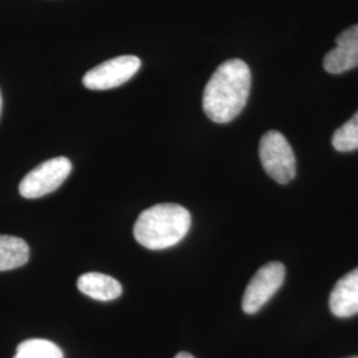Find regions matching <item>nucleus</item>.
Wrapping results in <instances>:
<instances>
[{"label": "nucleus", "instance_id": "nucleus-1", "mask_svg": "<svg viewBox=\"0 0 358 358\" xmlns=\"http://www.w3.org/2000/svg\"><path fill=\"white\" fill-rule=\"evenodd\" d=\"M251 71L243 60L231 59L217 66L203 92L206 115L217 122L227 124L242 113L250 97Z\"/></svg>", "mask_w": 358, "mask_h": 358}, {"label": "nucleus", "instance_id": "nucleus-2", "mask_svg": "<svg viewBox=\"0 0 358 358\" xmlns=\"http://www.w3.org/2000/svg\"><path fill=\"white\" fill-rule=\"evenodd\" d=\"M192 227L189 210L176 203H161L142 211L134 224V236L149 250H165L178 244Z\"/></svg>", "mask_w": 358, "mask_h": 358}, {"label": "nucleus", "instance_id": "nucleus-3", "mask_svg": "<svg viewBox=\"0 0 358 358\" xmlns=\"http://www.w3.org/2000/svg\"><path fill=\"white\" fill-rule=\"evenodd\" d=\"M260 162L271 178L280 185L289 183L296 176L294 150L280 131L269 130L259 145Z\"/></svg>", "mask_w": 358, "mask_h": 358}, {"label": "nucleus", "instance_id": "nucleus-4", "mask_svg": "<svg viewBox=\"0 0 358 358\" xmlns=\"http://www.w3.org/2000/svg\"><path fill=\"white\" fill-rule=\"evenodd\" d=\"M72 171V164L65 157H56L44 161L22 179L20 195L27 199L41 198L59 189Z\"/></svg>", "mask_w": 358, "mask_h": 358}, {"label": "nucleus", "instance_id": "nucleus-5", "mask_svg": "<svg viewBox=\"0 0 358 358\" xmlns=\"http://www.w3.org/2000/svg\"><path fill=\"white\" fill-rule=\"evenodd\" d=\"M140 68L141 60L137 56H118L88 71L83 84L90 90H113L129 81Z\"/></svg>", "mask_w": 358, "mask_h": 358}, {"label": "nucleus", "instance_id": "nucleus-6", "mask_svg": "<svg viewBox=\"0 0 358 358\" xmlns=\"http://www.w3.org/2000/svg\"><path fill=\"white\" fill-rule=\"evenodd\" d=\"M285 279V267L279 262H272L254 275L248 282L243 294L242 308L247 315L259 312L269 301V299L279 291Z\"/></svg>", "mask_w": 358, "mask_h": 358}, {"label": "nucleus", "instance_id": "nucleus-7", "mask_svg": "<svg viewBox=\"0 0 358 358\" xmlns=\"http://www.w3.org/2000/svg\"><path fill=\"white\" fill-rule=\"evenodd\" d=\"M358 66V24L349 27L336 38V48L324 57V68L332 75H340Z\"/></svg>", "mask_w": 358, "mask_h": 358}, {"label": "nucleus", "instance_id": "nucleus-8", "mask_svg": "<svg viewBox=\"0 0 358 358\" xmlns=\"http://www.w3.org/2000/svg\"><path fill=\"white\" fill-rule=\"evenodd\" d=\"M329 308L333 315L340 319L357 315L358 267L336 282L329 296Z\"/></svg>", "mask_w": 358, "mask_h": 358}, {"label": "nucleus", "instance_id": "nucleus-9", "mask_svg": "<svg viewBox=\"0 0 358 358\" xmlns=\"http://www.w3.org/2000/svg\"><path fill=\"white\" fill-rule=\"evenodd\" d=\"M77 288L81 294L100 301L115 300L122 294V285L115 278L99 272L81 275L77 280Z\"/></svg>", "mask_w": 358, "mask_h": 358}, {"label": "nucleus", "instance_id": "nucleus-10", "mask_svg": "<svg viewBox=\"0 0 358 358\" xmlns=\"http://www.w3.org/2000/svg\"><path fill=\"white\" fill-rule=\"evenodd\" d=\"M29 259L28 244L16 236L0 235V271H10L24 266Z\"/></svg>", "mask_w": 358, "mask_h": 358}, {"label": "nucleus", "instance_id": "nucleus-11", "mask_svg": "<svg viewBox=\"0 0 358 358\" xmlns=\"http://www.w3.org/2000/svg\"><path fill=\"white\" fill-rule=\"evenodd\" d=\"M13 358H64V355L62 349L52 341L32 338L17 346Z\"/></svg>", "mask_w": 358, "mask_h": 358}, {"label": "nucleus", "instance_id": "nucleus-12", "mask_svg": "<svg viewBox=\"0 0 358 358\" xmlns=\"http://www.w3.org/2000/svg\"><path fill=\"white\" fill-rule=\"evenodd\" d=\"M333 148L337 152L348 153L358 149V112L343 127L334 131L332 137Z\"/></svg>", "mask_w": 358, "mask_h": 358}, {"label": "nucleus", "instance_id": "nucleus-13", "mask_svg": "<svg viewBox=\"0 0 358 358\" xmlns=\"http://www.w3.org/2000/svg\"><path fill=\"white\" fill-rule=\"evenodd\" d=\"M174 358H195L194 356H192L190 353H187V352H180V353H178L177 356Z\"/></svg>", "mask_w": 358, "mask_h": 358}, {"label": "nucleus", "instance_id": "nucleus-14", "mask_svg": "<svg viewBox=\"0 0 358 358\" xmlns=\"http://www.w3.org/2000/svg\"><path fill=\"white\" fill-rule=\"evenodd\" d=\"M1 109H3V99H1V92H0V115H1Z\"/></svg>", "mask_w": 358, "mask_h": 358}, {"label": "nucleus", "instance_id": "nucleus-15", "mask_svg": "<svg viewBox=\"0 0 358 358\" xmlns=\"http://www.w3.org/2000/svg\"><path fill=\"white\" fill-rule=\"evenodd\" d=\"M348 358H358V356H355V357H348Z\"/></svg>", "mask_w": 358, "mask_h": 358}]
</instances>
